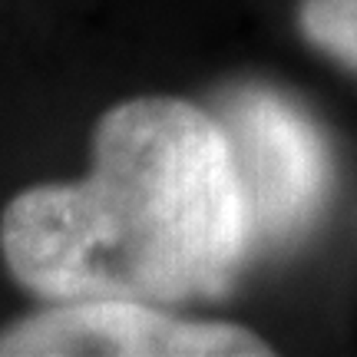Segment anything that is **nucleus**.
Segmentation results:
<instances>
[{
	"label": "nucleus",
	"mask_w": 357,
	"mask_h": 357,
	"mask_svg": "<svg viewBox=\"0 0 357 357\" xmlns=\"http://www.w3.org/2000/svg\"><path fill=\"white\" fill-rule=\"evenodd\" d=\"M0 255L43 301L169 307L218 298L248 258L222 123L176 96L116 102L93 132L86 178L33 185L7 202Z\"/></svg>",
	"instance_id": "nucleus-1"
},
{
	"label": "nucleus",
	"mask_w": 357,
	"mask_h": 357,
	"mask_svg": "<svg viewBox=\"0 0 357 357\" xmlns=\"http://www.w3.org/2000/svg\"><path fill=\"white\" fill-rule=\"evenodd\" d=\"M218 123L242 195L248 255L301 238L331 178L324 142L311 119L278 93L238 89Z\"/></svg>",
	"instance_id": "nucleus-2"
},
{
	"label": "nucleus",
	"mask_w": 357,
	"mask_h": 357,
	"mask_svg": "<svg viewBox=\"0 0 357 357\" xmlns=\"http://www.w3.org/2000/svg\"><path fill=\"white\" fill-rule=\"evenodd\" d=\"M265 337L242 324L185 321L166 305L129 298L50 301L0 328V357H265Z\"/></svg>",
	"instance_id": "nucleus-3"
},
{
	"label": "nucleus",
	"mask_w": 357,
	"mask_h": 357,
	"mask_svg": "<svg viewBox=\"0 0 357 357\" xmlns=\"http://www.w3.org/2000/svg\"><path fill=\"white\" fill-rule=\"evenodd\" d=\"M298 20L311 47L357 73V0H301Z\"/></svg>",
	"instance_id": "nucleus-4"
}]
</instances>
